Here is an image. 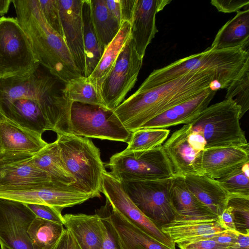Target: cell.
Returning <instances> with one entry per match:
<instances>
[{
    "instance_id": "1",
    "label": "cell",
    "mask_w": 249,
    "mask_h": 249,
    "mask_svg": "<svg viewBox=\"0 0 249 249\" xmlns=\"http://www.w3.org/2000/svg\"><path fill=\"white\" fill-rule=\"evenodd\" d=\"M214 75L208 71L190 72L160 85L139 89L113 111L131 132L173 107L210 88Z\"/></svg>"
},
{
    "instance_id": "2",
    "label": "cell",
    "mask_w": 249,
    "mask_h": 249,
    "mask_svg": "<svg viewBox=\"0 0 249 249\" xmlns=\"http://www.w3.org/2000/svg\"><path fill=\"white\" fill-rule=\"evenodd\" d=\"M16 18L40 65L64 83L82 76L64 38L46 22L38 0H12Z\"/></svg>"
},
{
    "instance_id": "3",
    "label": "cell",
    "mask_w": 249,
    "mask_h": 249,
    "mask_svg": "<svg viewBox=\"0 0 249 249\" xmlns=\"http://www.w3.org/2000/svg\"><path fill=\"white\" fill-rule=\"evenodd\" d=\"M249 65V53L241 48L211 49L178 59L154 70L141 84L142 88L160 85L188 72L208 71L221 89H227L231 82Z\"/></svg>"
},
{
    "instance_id": "4",
    "label": "cell",
    "mask_w": 249,
    "mask_h": 249,
    "mask_svg": "<svg viewBox=\"0 0 249 249\" xmlns=\"http://www.w3.org/2000/svg\"><path fill=\"white\" fill-rule=\"evenodd\" d=\"M57 143L65 166L83 192L101 196L102 177L106 170L99 149L89 139L72 134H57Z\"/></svg>"
},
{
    "instance_id": "5",
    "label": "cell",
    "mask_w": 249,
    "mask_h": 249,
    "mask_svg": "<svg viewBox=\"0 0 249 249\" xmlns=\"http://www.w3.org/2000/svg\"><path fill=\"white\" fill-rule=\"evenodd\" d=\"M40 66L28 74L0 78V105L18 99H35L48 106L58 119L64 120L70 115L72 102L63 93L59 80L44 72Z\"/></svg>"
},
{
    "instance_id": "6",
    "label": "cell",
    "mask_w": 249,
    "mask_h": 249,
    "mask_svg": "<svg viewBox=\"0 0 249 249\" xmlns=\"http://www.w3.org/2000/svg\"><path fill=\"white\" fill-rule=\"evenodd\" d=\"M240 108L231 99L208 106L188 124L203 137L205 149L248 144L239 120Z\"/></svg>"
},
{
    "instance_id": "7",
    "label": "cell",
    "mask_w": 249,
    "mask_h": 249,
    "mask_svg": "<svg viewBox=\"0 0 249 249\" xmlns=\"http://www.w3.org/2000/svg\"><path fill=\"white\" fill-rule=\"evenodd\" d=\"M106 165L120 181L161 180L176 176L162 145L145 151L123 150L112 155Z\"/></svg>"
},
{
    "instance_id": "8",
    "label": "cell",
    "mask_w": 249,
    "mask_h": 249,
    "mask_svg": "<svg viewBox=\"0 0 249 249\" xmlns=\"http://www.w3.org/2000/svg\"><path fill=\"white\" fill-rule=\"evenodd\" d=\"M40 64L16 18H0V78L28 74Z\"/></svg>"
},
{
    "instance_id": "9",
    "label": "cell",
    "mask_w": 249,
    "mask_h": 249,
    "mask_svg": "<svg viewBox=\"0 0 249 249\" xmlns=\"http://www.w3.org/2000/svg\"><path fill=\"white\" fill-rule=\"evenodd\" d=\"M71 133L80 137L128 143L132 135L113 110L73 102L70 116Z\"/></svg>"
},
{
    "instance_id": "10",
    "label": "cell",
    "mask_w": 249,
    "mask_h": 249,
    "mask_svg": "<svg viewBox=\"0 0 249 249\" xmlns=\"http://www.w3.org/2000/svg\"><path fill=\"white\" fill-rule=\"evenodd\" d=\"M73 184L68 185L51 181L18 186H0V198L24 204L49 205L62 211L64 208L81 204L94 197Z\"/></svg>"
},
{
    "instance_id": "11",
    "label": "cell",
    "mask_w": 249,
    "mask_h": 249,
    "mask_svg": "<svg viewBox=\"0 0 249 249\" xmlns=\"http://www.w3.org/2000/svg\"><path fill=\"white\" fill-rule=\"evenodd\" d=\"M171 178L121 181L139 210L160 228L175 219L176 213L169 196Z\"/></svg>"
},
{
    "instance_id": "12",
    "label": "cell",
    "mask_w": 249,
    "mask_h": 249,
    "mask_svg": "<svg viewBox=\"0 0 249 249\" xmlns=\"http://www.w3.org/2000/svg\"><path fill=\"white\" fill-rule=\"evenodd\" d=\"M142 61L131 37L101 86L100 95L107 108L113 110L124 101L137 82Z\"/></svg>"
},
{
    "instance_id": "13",
    "label": "cell",
    "mask_w": 249,
    "mask_h": 249,
    "mask_svg": "<svg viewBox=\"0 0 249 249\" xmlns=\"http://www.w3.org/2000/svg\"><path fill=\"white\" fill-rule=\"evenodd\" d=\"M101 193L112 208L146 233L170 249L176 244L161 229L147 217L134 204L120 181L105 171L102 177Z\"/></svg>"
},
{
    "instance_id": "14",
    "label": "cell",
    "mask_w": 249,
    "mask_h": 249,
    "mask_svg": "<svg viewBox=\"0 0 249 249\" xmlns=\"http://www.w3.org/2000/svg\"><path fill=\"white\" fill-rule=\"evenodd\" d=\"M36 217L24 203L0 198V242L11 249H33L27 231Z\"/></svg>"
},
{
    "instance_id": "15",
    "label": "cell",
    "mask_w": 249,
    "mask_h": 249,
    "mask_svg": "<svg viewBox=\"0 0 249 249\" xmlns=\"http://www.w3.org/2000/svg\"><path fill=\"white\" fill-rule=\"evenodd\" d=\"M0 115L41 135L53 131L57 119L44 103L35 99H18L0 105Z\"/></svg>"
},
{
    "instance_id": "16",
    "label": "cell",
    "mask_w": 249,
    "mask_h": 249,
    "mask_svg": "<svg viewBox=\"0 0 249 249\" xmlns=\"http://www.w3.org/2000/svg\"><path fill=\"white\" fill-rule=\"evenodd\" d=\"M83 0H58L63 38L82 76L86 70L82 19Z\"/></svg>"
},
{
    "instance_id": "17",
    "label": "cell",
    "mask_w": 249,
    "mask_h": 249,
    "mask_svg": "<svg viewBox=\"0 0 249 249\" xmlns=\"http://www.w3.org/2000/svg\"><path fill=\"white\" fill-rule=\"evenodd\" d=\"M48 143L42 135L0 115V160L33 155Z\"/></svg>"
},
{
    "instance_id": "18",
    "label": "cell",
    "mask_w": 249,
    "mask_h": 249,
    "mask_svg": "<svg viewBox=\"0 0 249 249\" xmlns=\"http://www.w3.org/2000/svg\"><path fill=\"white\" fill-rule=\"evenodd\" d=\"M95 212L110 225L122 249H170L113 209L107 200Z\"/></svg>"
},
{
    "instance_id": "19",
    "label": "cell",
    "mask_w": 249,
    "mask_h": 249,
    "mask_svg": "<svg viewBox=\"0 0 249 249\" xmlns=\"http://www.w3.org/2000/svg\"><path fill=\"white\" fill-rule=\"evenodd\" d=\"M188 124L174 132L162 145L173 165L176 175H204L203 152L196 150L188 140Z\"/></svg>"
},
{
    "instance_id": "20",
    "label": "cell",
    "mask_w": 249,
    "mask_h": 249,
    "mask_svg": "<svg viewBox=\"0 0 249 249\" xmlns=\"http://www.w3.org/2000/svg\"><path fill=\"white\" fill-rule=\"evenodd\" d=\"M171 2V0H136L131 23V37L141 59H143L147 46L158 32L157 14Z\"/></svg>"
},
{
    "instance_id": "21",
    "label": "cell",
    "mask_w": 249,
    "mask_h": 249,
    "mask_svg": "<svg viewBox=\"0 0 249 249\" xmlns=\"http://www.w3.org/2000/svg\"><path fill=\"white\" fill-rule=\"evenodd\" d=\"M169 196L176 213L174 222L217 220V216L188 189L184 176L171 178Z\"/></svg>"
},
{
    "instance_id": "22",
    "label": "cell",
    "mask_w": 249,
    "mask_h": 249,
    "mask_svg": "<svg viewBox=\"0 0 249 249\" xmlns=\"http://www.w3.org/2000/svg\"><path fill=\"white\" fill-rule=\"evenodd\" d=\"M216 92L209 88L193 98L173 107L153 118L141 128H166L178 124H187L209 106Z\"/></svg>"
},
{
    "instance_id": "23",
    "label": "cell",
    "mask_w": 249,
    "mask_h": 249,
    "mask_svg": "<svg viewBox=\"0 0 249 249\" xmlns=\"http://www.w3.org/2000/svg\"><path fill=\"white\" fill-rule=\"evenodd\" d=\"M249 162V144L205 149L201 163L204 175L217 179Z\"/></svg>"
},
{
    "instance_id": "24",
    "label": "cell",
    "mask_w": 249,
    "mask_h": 249,
    "mask_svg": "<svg viewBox=\"0 0 249 249\" xmlns=\"http://www.w3.org/2000/svg\"><path fill=\"white\" fill-rule=\"evenodd\" d=\"M63 217V226L71 232L81 249H100L107 228L98 214H66Z\"/></svg>"
},
{
    "instance_id": "25",
    "label": "cell",
    "mask_w": 249,
    "mask_h": 249,
    "mask_svg": "<svg viewBox=\"0 0 249 249\" xmlns=\"http://www.w3.org/2000/svg\"><path fill=\"white\" fill-rule=\"evenodd\" d=\"M25 155L0 160V186H14L52 181L49 175Z\"/></svg>"
},
{
    "instance_id": "26",
    "label": "cell",
    "mask_w": 249,
    "mask_h": 249,
    "mask_svg": "<svg viewBox=\"0 0 249 249\" xmlns=\"http://www.w3.org/2000/svg\"><path fill=\"white\" fill-rule=\"evenodd\" d=\"M184 178L188 189L214 214L218 216L226 208L229 196L217 179L205 175Z\"/></svg>"
},
{
    "instance_id": "27",
    "label": "cell",
    "mask_w": 249,
    "mask_h": 249,
    "mask_svg": "<svg viewBox=\"0 0 249 249\" xmlns=\"http://www.w3.org/2000/svg\"><path fill=\"white\" fill-rule=\"evenodd\" d=\"M249 9L237 12L218 31L211 49L241 48L249 52Z\"/></svg>"
},
{
    "instance_id": "28",
    "label": "cell",
    "mask_w": 249,
    "mask_h": 249,
    "mask_svg": "<svg viewBox=\"0 0 249 249\" xmlns=\"http://www.w3.org/2000/svg\"><path fill=\"white\" fill-rule=\"evenodd\" d=\"M29 160L46 173L53 182L68 185L75 183L65 166L56 141L48 143L40 151L30 156Z\"/></svg>"
},
{
    "instance_id": "29",
    "label": "cell",
    "mask_w": 249,
    "mask_h": 249,
    "mask_svg": "<svg viewBox=\"0 0 249 249\" xmlns=\"http://www.w3.org/2000/svg\"><path fill=\"white\" fill-rule=\"evenodd\" d=\"M131 24L128 21L121 23L118 33L105 48L97 65L88 77L99 91L103 82L113 67L120 53L131 38Z\"/></svg>"
},
{
    "instance_id": "30",
    "label": "cell",
    "mask_w": 249,
    "mask_h": 249,
    "mask_svg": "<svg viewBox=\"0 0 249 249\" xmlns=\"http://www.w3.org/2000/svg\"><path fill=\"white\" fill-rule=\"evenodd\" d=\"M161 229L175 244L189 239L216 234L226 230L217 220L173 222Z\"/></svg>"
},
{
    "instance_id": "31",
    "label": "cell",
    "mask_w": 249,
    "mask_h": 249,
    "mask_svg": "<svg viewBox=\"0 0 249 249\" xmlns=\"http://www.w3.org/2000/svg\"><path fill=\"white\" fill-rule=\"evenodd\" d=\"M90 12L96 33L105 50L118 33L121 23L110 13L105 0H90Z\"/></svg>"
},
{
    "instance_id": "32",
    "label": "cell",
    "mask_w": 249,
    "mask_h": 249,
    "mask_svg": "<svg viewBox=\"0 0 249 249\" xmlns=\"http://www.w3.org/2000/svg\"><path fill=\"white\" fill-rule=\"evenodd\" d=\"M82 11L86 65L85 77H88L97 65L104 49L99 40L92 24L90 0H83Z\"/></svg>"
},
{
    "instance_id": "33",
    "label": "cell",
    "mask_w": 249,
    "mask_h": 249,
    "mask_svg": "<svg viewBox=\"0 0 249 249\" xmlns=\"http://www.w3.org/2000/svg\"><path fill=\"white\" fill-rule=\"evenodd\" d=\"M62 91L72 103L96 105L107 108L101 98L100 91L88 77L81 76L71 79L65 83Z\"/></svg>"
},
{
    "instance_id": "34",
    "label": "cell",
    "mask_w": 249,
    "mask_h": 249,
    "mask_svg": "<svg viewBox=\"0 0 249 249\" xmlns=\"http://www.w3.org/2000/svg\"><path fill=\"white\" fill-rule=\"evenodd\" d=\"M64 230L62 224L36 217L27 231L33 249H49L58 240Z\"/></svg>"
},
{
    "instance_id": "35",
    "label": "cell",
    "mask_w": 249,
    "mask_h": 249,
    "mask_svg": "<svg viewBox=\"0 0 249 249\" xmlns=\"http://www.w3.org/2000/svg\"><path fill=\"white\" fill-rule=\"evenodd\" d=\"M170 131L166 128H142L132 132L125 151L149 150L162 145Z\"/></svg>"
},
{
    "instance_id": "36",
    "label": "cell",
    "mask_w": 249,
    "mask_h": 249,
    "mask_svg": "<svg viewBox=\"0 0 249 249\" xmlns=\"http://www.w3.org/2000/svg\"><path fill=\"white\" fill-rule=\"evenodd\" d=\"M229 197L249 198V162L217 179Z\"/></svg>"
},
{
    "instance_id": "37",
    "label": "cell",
    "mask_w": 249,
    "mask_h": 249,
    "mask_svg": "<svg viewBox=\"0 0 249 249\" xmlns=\"http://www.w3.org/2000/svg\"><path fill=\"white\" fill-rule=\"evenodd\" d=\"M225 99H231L240 108L241 119L249 108V65L227 89Z\"/></svg>"
},
{
    "instance_id": "38",
    "label": "cell",
    "mask_w": 249,
    "mask_h": 249,
    "mask_svg": "<svg viewBox=\"0 0 249 249\" xmlns=\"http://www.w3.org/2000/svg\"><path fill=\"white\" fill-rule=\"evenodd\" d=\"M227 207L232 214L236 231L241 233H249V198L230 197Z\"/></svg>"
},
{
    "instance_id": "39",
    "label": "cell",
    "mask_w": 249,
    "mask_h": 249,
    "mask_svg": "<svg viewBox=\"0 0 249 249\" xmlns=\"http://www.w3.org/2000/svg\"><path fill=\"white\" fill-rule=\"evenodd\" d=\"M40 9L48 25L63 38L58 0H38Z\"/></svg>"
},
{
    "instance_id": "40",
    "label": "cell",
    "mask_w": 249,
    "mask_h": 249,
    "mask_svg": "<svg viewBox=\"0 0 249 249\" xmlns=\"http://www.w3.org/2000/svg\"><path fill=\"white\" fill-rule=\"evenodd\" d=\"M35 214L36 217L53 222L63 225L64 219L62 211L47 205L37 204H25Z\"/></svg>"
},
{
    "instance_id": "41",
    "label": "cell",
    "mask_w": 249,
    "mask_h": 249,
    "mask_svg": "<svg viewBox=\"0 0 249 249\" xmlns=\"http://www.w3.org/2000/svg\"><path fill=\"white\" fill-rule=\"evenodd\" d=\"M180 249H229L212 238L198 239L187 243L177 244Z\"/></svg>"
},
{
    "instance_id": "42",
    "label": "cell",
    "mask_w": 249,
    "mask_h": 249,
    "mask_svg": "<svg viewBox=\"0 0 249 249\" xmlns=\"http://www.w3.org/2000/svg\"><path fill=\"white\" fill-rule=\"evenodd\" d=\"M211 3L219 12L224 13L237 12L243 7L249 6V0H212Z\"/></svg>"
},
{
    "instance_id": "43",
    "label": "cell",
    "mask_w": 249,
    "mask_h": 249,
    "mask_svg": "<svg viewBox=\"0 0 249 249\" xmlns=\"http://www.w3.org/2000/svg\"><path fill=\"white\" fill-rule=\"evenodd\" d=\"M49 249H81L71 232L65 229L58 240Z\"/></svg>"
},
{
    "instance_id": "44",
    "label": "cell",
    "mask_w": 249,
    "mask_h": 249,
    "mask_svg": "<svg viewBox=\"0 0 249 249\" xmlns=\"http://www.w3.org/2000/svg\"><path fill=\"white\" fill-rule=\"evenodd\" d=\"M239 232L226 230L216 234L212 238L220 244L231 249L237 241Z\"/></svg>"
},
{
    "instance_id": "45",
    "label": "cell",
    "mask_w": 249,
    "mask_h": 249,
    "mask_svg": "<svg viewBox=\"0 0 249 249\" xmlns=\"http://www.w3.org/2000/svg\"><path fill=\"white\" fill-rule=\"evenodd\" d=\"M103 220L106 224L107 232L100 249H122L110 225L105 220Z\"/></svg>"
},
{
    "instance_id": "46",
    "label": "cell",
    "mask_w": 249,
    "mask_h": 249,
    "mask_svg": "<svg viewBox=\"0 0 249 249\" xmlns=\"http://www.w3.org/2000/svg\"><path fill=\"white\" fill-rule=\"evenodd\" d=\"M136 0H120L122 23H131Z\"/></svg>"
},
{
    "instance_id": "47",
    "label": "cell",
    "mask_w": 249,
    "mask_h": 249,
    "mask_svg": "<svg viewBox=\"0 0 249 249\" xmlns=\"http://www.w3.org/2000/svg\"><path fill=\"white\" fill-rule=\"evenodd\" d=\"M217 221L225 230L236 231L233 215L229 208L226 207L223 212L217 216Z\"/></svg>"
},
{
    "instance_id": "48",
    "label": "cell",
    "mask_w": 249,
    "mask_h": 249,
    "mask_svg": "<svg viewBox=\"0 0 249 249\" xmlns=\"http://www.w3.org/2000/svg\"><path fill=\"white\" fill-rule=\"evenodd\" d=\"M110 13L122 23L120 0H105Z\"/></svg>"
},
{
    "instance_id": "49",
    "label": "cell",
    "mask_w": 249,
    "mask_h": 249,
    "mask_svg": "<svg viewBox=\"0 0 249 249\" xmlns=\"http://www.w3.org/2000/svg\"><path fill=\"white\" fill-rule=\"evenodd\" d=\"M231 249H249V233H239L237 241Z\"/></svg>"
},
{
    "instance_id": "50",
    "label": "cell",
    "mask_w": 249,
    "mask_h": 249,
    "mask_svg": "<svg viewBox=\"0 0 249 249\" xmlns=\"http://www.w3.org/2000/svg\"><path fill=\"white\" fill-rule=\"evenodd\" d=\"M12 0H0V15L4 16L8 12Z\"/></svg>"
},
{
    "instance_id": "51",
    "label": "cell",
    "mask_w": 249,
    "mask_h": 249,
    "mask_svg": "<svg viewBox=\"0 0 249 249\" xmlns=\"http://www.w3.org/2000/svg\"><path fill=\"white\" fill-rule=\"evenodd\" d=\"M0 246L1 249H11L10 248H8V247L6 246L1 242H0Z\"/></svg>"
},
{
    "instance_id": "52",
    "label": "cell",
    "mask_w": 249,
    "mask_h": 249,
    "mask_svg": "<svg viewBox=\"0 0 249 249\" xmlns=\"http://www.w3.org/2000/svg\"><path fill=\"white\" fill-rule=\"evenodd\" d=\"M2 16H1V15H0V18H1V17H2Z\"/></svg>"
}]
</instances>
